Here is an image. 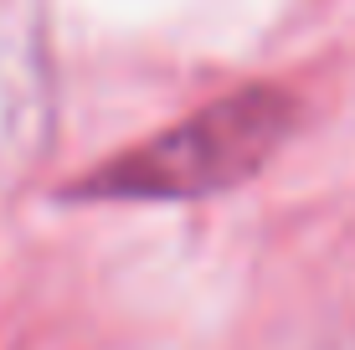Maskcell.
I'll list each match as a JSON object with an SVG mask.
<instances>
[{"label": "cell", "mask_w": 355, "mask_h": 350, "mask_svg": "<svg viewBox=\"0 0 355 350\" xmlns=\"http://www.w3.org/2000/svg\"><path fill=\"white\" fill-rule=\"evenodd\" d=\"M299 103L284 88H242L206 103L186 124L119 155L67 191L72 201H196L252 180L284 150Z\"/></svg>", "instance_id": "1"}]
</instances>
